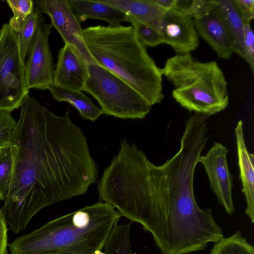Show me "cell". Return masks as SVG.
Instances as JSON below:
<instances>
[{
	"mask_svg": "<svg viewBox=\"0 0 254 254\" xmlns=\"http://www.w3.org/2000/svg\"><path fill=\"white\" fill-rule=\"evenodd\" d=\"M95 63L126 82L151 106L164 98L161 68L137 38L132 25H97L83 29Z\"/></svg>",
	"mask_w": 254,
	"mask_h": 254,
	"instance_id": "cell-4",
	"label": "cell"
},
{
	"mask_svg": "<svg viewBox=\"0 0 254 254\" xmlns=\"http://www.w3.org/2000/svg\"><path fill=\"white\" fill-rule=\"evenodd\" d=\"M52 26L40 23L29 47L25 63V76L27 89L49 90L54 84L53 58L49 38Z\"/></svg>",
	"mask_w": 254,
	"mask_h": 254,
	"instance_id": "cell-8",
	"label": "cell"
},
{
	"mask_svg": "<svg viewBox=\"0 0 254 254\" xmlns=\"http://www.w3.org/2000/svg\"><path fill=\"white\" fill-rule=\"evenodd\" d=\"M244 22L251 23L254 17V0H234Z\"/></svg>",
	"mask_w": 254,
	"mask_h": 254,
	"instance_id": "cell-28",
	"label": "cell"
},
{
	"mask_svg": "<svg viewBox=\"0 0 254 254\" xmlns=\"http://www.w3.org/2000/svg\"><path fill=\"white\" fill-rule=\"evenodd\" d=\"M12 154L10 144L0 147V199L7 195L11 176Z\"/></svg>",
	"mask_w": 254,
	"mask_h": 254,
	"instance_id": "cell-24",
	"label": "cell"
},
{
	"mask_svg": "<svg viewBox=\"0 0 254 254\" xmlns=\"http://www.w3.org/2000/svg\"><path fill=\"white\" fill-rule=\"evenodd\" d=\"M163 42L177 54H190L199 45L198 35L193 19L175 10H167L160 25Z\"/></svg>",
	"mask_w": 254,
	"mask_h": 254,
	"instance_id": "cell-11",
	"label": "cell"
},
{
	"mask_svg": "<svg viewBox=\"0 0 254 254\" xmlns=\"http://www.w3.org/2000/svg\"><path fill=\"white\" fill-rule=\"evenodd\" d=\"M161 70L175 87L174 99L189 111L211 116L228 106L227 82L215 61L202 62L190 54H176Z\"/></svg>",
	"mask_w": 254,
	"mask_h": 254,
	"instance_id": "cell-5",
	"label": "cell"
},
{
	"mask_svg": "<svg viewBox=\"0 0 254 254\" xmlns=\"http://www.w3.org/2000/svg\"><path fill=\"white\" fill-rule=\"evenodd\" d=\"M208 139L207 119L194 114L186 121L179 150L163 164H153L127 143L108 170V202L149 232L161 254L199 251L224 238L211 209L200 208L194 193L195 168Z\"/></svg>",
	"mask_w": 254,
	"mask_h": 254,
	"instance_id": "cell-1",
	"label": "cell"
},
{
	"mask_svg": "<svg viewBox=\"0 0 254 254\" xmlns=\"http://www.w3.org/2000/svg\"><path fill=\"white\" fill-rule=\"evenodd\" d=\"M43 18L37 7H35L21 30L16 33L23 60L25 61L29 47L37 33Z\"/></svg>",
	"mask_w": 254,
	"mask_h": 254,
	"instance_id": "cell-21",
	"label": "cell"
},
{
	"mask_svg": "<svg viewBox=\"0 0 254 254\" xmlns=\"http://www.w3.org/2000/svg\"><path fill=\"white\" fill-rule=\"evenodd\" d=\"M49 90L58 101L65 102L73 106L85 120L95 122L103 114L102 109L80 91L65 89L54 85Z\"/></svg>",
	"mask_w": 254,
	"mask_h": 254,
	"instance_id": "cell-18",
	"label": "cell"
},
{
	"mask_svg": "<svg viewBox=\"0 0 254 254\" xmlns=\"http://www.w3.org/2000/svg\"><path fill=\"white\" fill-rule=\"evenodd\" d=\"M69 4L80 23L87 19L106 21L109 26H118L127 21V16L122 12L100 0H68Z\"/></svg>",
	"mask_w": 254,
	"mask_h": 254,
	"instance_id": "cell-17",
	"label": "cell"
},
{
	"mask_svg": "<svg viewBox=\"0 0 254 254\" xmlns=\"http://www.w3.org/2000/svg\"><path fill=\"white\" fill-rule=\"evenodd\" d=\"M211 10L225 25L233 43L234 53L245 60L244 21L234 0H212Z\"/></svg>",
	"mask_w": 254,
	"mask_h": 254,
	"instance_id": "cell-16",
	"label": "cell"
},
{
	"mask_svg": "<svg viewBox=\"0 0 254 254\" xmlns=\"http://www.w3.org/2000/svg\"><path fill=\"white\" fill-rule=\"evenodd\" d=\"M121 216L105 202L85 206L18 237L10 254H98Z\"/></svg>",
	"mask_w": 254,
	"mask_h": 254,
	"instance_id": "cell-3",
	"label": "cell"
},
{
	"mask_svg": "<svg viewBox=\"0 0 254 254\" xmlns=\"http://www.w3.org/2000/svg\"><path fill=\"white\" fill-rule=\"evenodd\" d=\"M7 225L0 208V254H7L8 247Z\"/></svg>",
	"mask_w": 254,
	"mask_h": 254,
	"instance_id": "cell-29",
	"label": "cell"
},
{
	"mask_svg": "<svg viewBox=\"0 0 254 254\" xmlns=\"http://www.w3.org/2000/svg\"><path fill=\"white\" fill-rule=\"evenodd\" d=\"M139 41L144 46L156 47L163 43L162 36L158 30L134 20H129Z\"/></svg>",
	"mask_w": 254,
	"mask_h": 254,
	"instance_id": "cell-25",
	"label": "cell"
},
{
	"mask_svg": "<svg viewBox=\"0 0 254 254\" xmlns=\"http://www.w3.org/2000/svg\"><path fill=\"white\" fill-rule=\"evenodd\" d=\"M244 46L245 59L253 73L254 71V35L251 23L244 22Z\"/></svg>",
	"mask_w": 254,
	"mask_h": 254,
	"instance_id": "cell-27",
	"label": "cell"
},
{
	"mask_svg": "<svg viewBox=\"0 0 254 254\" xmlns=\"http://www.w3.org/2000/svg\"><path fill=\"white\" fill-rule=\"evenodd\" d=\"M37 3L40 13L49 16L52 27L56 29L64 43L74 47L89 63H94L85 45L83 29L68 0H40Z\"/></svg>",
	"mask_w": 254,
	"mask_h": 254,
	"instance_id": "cell-10",
	"label": "cell"
},
{
	"mask_svg": "<svg viewBox=\"0 0 254 254\" xmlns=\"http://www.w3.org/2000/svg\"><path fill=\"white\" fill-rule=\"evenodd\" d=\"M228 148L215 142L204 155L200 156L198 163L203 165L208 176L210 189L219 202L228 214L235 211L232 198L233 177L227 162Z\"/></svg>",
	"mask_w": 254,
	"mask_h": 254,
	"instance_id": "cell-9",
	"label": "cell"
},
{
	"mask_svg": "<svg viewBox=\"0 0 254 254\" xmlns=\"http://www.w3.org/2000/svg\"><path fill=\"white\" fill-rule=\"evenodd\" d=\"M16 123L10 112L0 111V147L10 144Z\"/></svg>",
	"mask_w": 254,
	"mask_h": 254,
	"instance_id": "cell-26",
	"label": "cell"
},
{
	"mask_svg": "<svg viewBox=\"0 0 254 254\" xmlns=\"http://www.w3.org/2000/svg\"><path fill=\"white\" fill-rule=\"evenodd\" d=\"M130 224L116 225L98 254H133L130 239Z\"/></svg>",
	"mask_w": 254,
	"mask_h": 254,
	"instance_id": "cell-19",
	"label": "cell"
},
{
	"mask_svg": "<svg viewBox=\"0 0 254 254\" xmlns=\"http://www.w3.org/2000/svg\"><path fill=\"white\" fill-rule=\"evenodd\" d=\"M212 0H175L172 10L193 19L211 10Z\"/></svg>",
	"mask_w": 254,
	"mask_h": 254,
	"instance_id": "cell-23",
	"label": "cell"
},
{
	"mask_svg": "<svg viewBox=\"0 0 254 254\" xmlns=\"http://www.w3.org/2000/svg\"><path fill=\"white\" fill-rule=\"evenodd\" d=\"M10 142L12 168L1 210L18 233L45 207L84 194L98 176L87 138L69 116L57 115L28 93Z\"/></svg>",
	"mask_w": 254,
	"mask_h": 254,
	"instance_id": "cell-2",
	"label": "cell"
},
{
	"mask_svg": "<svg viewBox=\"0 0 254 254\" xmlns=\"http://www.w3.org/2000/svg\"><path fill=\"white\" fill-rule=\"evenodd\" d=\"M237 153L239 168V178L242 186L246 208L245 213L251 222H254V156L247 149L242 120L238 122L235 128Z\"/></svg>",
	"mask_w": 254,
	"mask_h": 254,
	"instance_id": "cell-14",
	"label": "cell"
},
{
	"mask_svg": "<svg viewBox=\"0 0 254 254\" xmlns=\"http://www.w3.org/2000/svg\"><path fill=\"white\" fill-rule=\"evenodd\" d=\"M88 77L82 91L92 95L103 114L124 119H142L152 106L121 78L94 63L88 64Z\"/></svg>",
	"mask_w": 254,
	"mask_h": 254,
	"instance_id": "cell-6",
	"label": "cell"
},
{
	"mask_svg": "<svg viewBox=\"0 0 254 254\" xmlns=\"http://www.w3.org/2000/svg\"><path fill=\"white\" fill-rule=\"evenodd\" d=\"M8 5L13 12L8 24L15 32H19L32 13L34 8L33 1L31 0H7Z\"/></svg>",
	"mask_w": 254,
	"mask_h": 254,
	"instance_id": "cell-22",
	"label": "cell"
},
{
	"mask_svg": "<svg viewBox=\"0 0 254 254\" xmlns=\"http://www.w3.org/2000/svg\"><path fill=\"white\" fill-rule=\"evenodd\" d=\"M28 93L16 33L4 23L0 30V111L18 109Z\"/></svg>",
	"mask_w": 254,
	"mask_h": 254,
	"instance_id": "cell-7",
	"label": "cell"
},
{
	"mask_svg": "<svg viewBox=\"0 0 254 254\" xmlns=\"http://www.w3.org/2000/svg\"><path fill=\"white\" fill-rule=\"evenodd\" d=\"M100 0L124 13L127 16V21L134 20L159 31L162 18L167 10L153 0Z\"/></svg>",
	"mask_w": 254,
	"mask_h": 254,
	"instance_id": "cell-15",
	"label": "cell"
},
{
	"mask_svg": "<svg viewBox=\"0 0 254 254\" xmlns=\"http://www.w3.org/2000/svg\"><path fill=\"white\" fill-rule=\"evenodd\" d=\"M193 20L195 28L200 35L223 59L230 58L234 53L233 45L223 21L212 10Z\"/></svg>",
	"mask_w": 254,
	"mask_h": 254,
	"instance_id": "cell-13",
	"label": "cell"
},
{
	"mask_svg": "<svg viewBox=\"0 0 254 254\" xmlns=\"http://www.w3.org/2000/svg\"><path fill=\"white\" fill-rule=\"evenodd\" d=\"M210 254H254V248L238 231L215 243Z\"/></svg>",
	"mask_w": 254,
	"mask_h": 254,
	"instance_id": "cell-20",
	"label": "cell"
},
{
	"mask_svg": "<svg viewBox=\"0 0 254 254\" xmlns=\"http://www.w3.org/2000/svg\"><path fill=\"white\" fill-rule=\"evenodd\" d=\"M89 63L73 46L64 43L59 51L54 70V85L64 89L82 91L88 77Z\"/></svg>",
	"mask_w": 254,
	"mask_h": 254,
	"instance_id": "cell-12",
	"label": "cell"
}]
</instances>
